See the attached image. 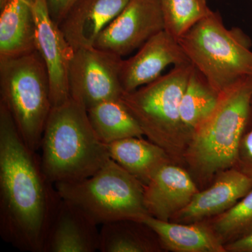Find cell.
<instances>
[{"mask_svg":"<svg viewBox=\"0 0 252 252\" xmlns=\"http://www.w3.org/2000/svg\"><path fill=\"white\" fill-rule=\"evenodd\" d=\"M147 227V225H146ZM145 224L134 220H119L102 225L99 251L102 252H152L158 247L144 233Z\"/></svg>","mask_w":252,"mask_h":252,"instance_id":"44dd1931","label":"cell"},{"mask_svg":"<svg viewBox=\"0 0 252 252\" xmlns=\"http://www.w3.org/2000/svg\"><path fill=\"white\" fill-rule=\"evenodd\" d=\"M189 63L219 94L252 77V42L212 11L178 40Z\"/></svg>","mask_w":252,"mask_h":252,"instance_id":"5b68a950","label":"cell"},{"mask_svg":"<svg viewBox=\"0 0 252 252\" xmlns=\"http://www.w3.org/2000/svg\"><path fill=\"white\" fill-rule=\"evenodd\" d=\"M164 30L160 0H130L100 33L94 46L123 58Z\"/></svg>","mask_w":252,"mask_h":252,"instance_id":"9c48e42d","label":"cell"},{"mask_svg":"<svg viewBox=\"0 0 252 252\" xmlns=\"http://www.w3.org/2000/svg\"><path fill=\"white\" fill-rule=\"evenodd\" d=\"M165 31L179 40L212 10L207 0H160Z\"/></svg>","mask_w":252,"mask_h":252,"instance_id":"7402d4cb","label":"cell"},{"mask_svg":"<svg viewBox=\"0 0 252 252\" xmlns=\"http://www.w3.org/2000/svg\"><path fill=\"white\" fill-rule=\"evenodd\" d=\"M36 50L45 63L49 74L52 107L60 105L69 97L68 69L73 49L59 25L50 16L46 0H34Z\"/></svg>","mask_w":252,"mask_h":252,"instance_id":"30bf717a","label":"cell"},{"mask_svg":"<svg viewBox=\"0 0 252 252\" xmlns=\"http://www.w3.org/2000/svg\"><path fill=\"white\" fill-rule=\"evenodd\" d=\"M235 167L252 180V127L242 137Z\"/></svg>","mask_w":252,"mask_h":252,"instance_id":"cb8c5ba5","label":"cell"},{"mask_svg":"<svg viewBox=\"0 0 252 252\" xmlns=\"http://www.w3.org/2000/svg\"><path fill=\"white\" fill-rule=\"evenodd\" d=\"M107 146L109 158L144 186L160 167L173 162L160 146L143 137H129Z\"/></svg>","mask_w":252,"mask_h":252,"instance_id":"ac0fdd59","label":"cell"},{"mask_svg":"<svg viewBox=\"0 0 252 252\" xmlns=\"http://www.w3.org/2000/svg\"><path fill=\"white\" fill-rule=\"evenodd\" d=\"M0 103L11 114L26 145L37 152L52 103L49 74L36 50L0 58Z\"/></svg>","mask_w":252,"mask_h":252,"instance_id":"8992f818","label":"cell"},{"mask_svg":"<svg viewBox=\"0 0 252 252\" xmlns=\"http://www.w3.org/2000/svg\"></svg>","mask_w":252,"mask_h":252,"instance_id":"83f0119b","label":"cell"},{"mask_svg":"<svg viewBox=\"0 0 252 252\" xmlns=\"http://www.w3.org/2000/svg\"><path fill=\"white\" fill-rule=\"evenodd\" d=\"M50 16L56 24H61L69 10L77 0H46Z\"/></svg>","mask_w":252,"mask_h":252,"instance_id":"d4e9b609","label":"cell"},{"mask_svg":"<svg viewBox=\"0 0 252 252\" xmlns=\"http://www.w3.org/2000/svg\"><path fill=\"white\" fill-rule=\"evenodd\" d=\"M220 94L198 70L192 67L180 102L181 118L189 130L193 132L213 112Z\"/></svg>","mask_w":252,"mask_h":252,"instance_id":"ffe728a7","label":"cell"},{"mask_svg":"<svg viewBox=\"0 0 252 252\" xmlns=\"http://www.w3.org/2000/svg\"><path fill=\"white\" fill-rule=\"evenodd\" d=\"M9 0H0V10L2 9L4 7L5 5L8 2Z\"/></svg>","mask_w":252,"mask_h":252,"instance_id":"4316f807","label":"cell"},{"mask_svg":"<svg viewBox=\"0 0 252 252\" xmlns=\"http://www.w3.org/2000/svg\"><path fill=\"white\" fill-rule=\"evenodd\" d=\"M123 58L95 46L74 50L68 69L69 97L88 110L96 104L122 98Z\"/></svg>","mask_w":252,"mask_h":252,"instance_id":"ba28073f","label":"cell"},{"mask_svg":"<svg viewBox=\"0 0 252 252\" xmlns=\"http://www.w3.org/2000/svg\"><path fill=\"white\" fill-rule=\"evenodd\" d=\"M87 113L94 132L105 144L129 137L144 136L138 123L121 99L96 104L88 109Z\"/></svg>","mask_w":252,"mask_h":252,"instance_id":"d6986e66","label":"cell"},{"mask_svg":"<svg viewBox=\"0 0 252 252\" xmlns=\"http://www.w3.org/2000/svg\"><path fill=\"white\" fill-rule=\"evenodd\" d=\"M61 196L41 167V158L20 135L0 103V235L23 252H44Z\"/></svg>","mask_w":252,"mask_h":252,"instance_id":"6da1fadb","label":"cell"},{"mask_svg":"<svg viewBox=\"0 0 252 252\" xmlns=\"http://www.w3.org/2000/svg\"><path fill=\"white\" fill-rule=\"evenodd\" d=\"M97 225L74 204L61 198L46 237L44 252L99 250Z\"/></svg>","mask_w":252,"mask_h":252,"instance_id":"5bb4252c","label":"cell"},{"mask_svg":"<svg viewBox=\"0 0 252 252\" xmlns=\"http://www.w3.org/2000/svg\"><path fill=\"white\" fill-rule=\"evenodd\" d=\"M190 63L174 66L166 74L131 92L122 101L135 118L144 136L163 149L172 162L185 164L193 132L182 122L180 102L191 72Z\"/></svg>","mask_w":252,"mask_h":252,"instance_id":"277c9868","label":"cell"},{"mask_svg":"<svg viewBox=\"0 0 252 252\" xmlns=\"http://www.w3.org/2000/svg\"><path fill=\"white\" fill-rule=\"evenodd\" d=\"M34 0H9L0 10V58L36 50Z\"/></svg>","mask_w":252,"mask_h":252,"instance_id":"e0dca14e","label":"cell"},{"mask_svg":"<svg viewBox=\"0 0 252 252\" xmlns=\"http://www.w3.org/2000/svg\"><path fill=\"white\" fill-rule=\"evenodd\" d=\"M207 221L224 245L252 233V189L229 210Z\"/></svg>","mask_w":252,"mask_h":252,"instance_id":"603a6c76","label":"cell"},{"mask_svg":"<svg viewBox=\"0 0 252 252\" xmlns=\"http://www.w3.org/2000/svg\"><path fill=\"white\" fill-rule=\"evenodd\" d=\"M199 191L191 175L180 165L165 164L144 186V203L150 216L170 220Z\"/></svg>","mask_w":252,"mask_h":252,"instance_id":"7c38bea8","label":"cell"},{"mask_svg":"<svg viewBox=\"0 0 252 252\" xmlns=\"http://www.w3.org/2000/svg\"><path fill=\"white\" fill-rule=\"evenodd\" d=\"M141 222L157 235L164 248L173 252H227L207 220L179 223L147 215Z\"/></svg>","mask_w":252,"mask_h":252,"instance_id":"2e32d148","label":"cell"},{"mask_svg":"<svg viewBox=\"0 0 252 252\" xmlns=\"http://www.w3.org/2000/svg\"><path fill=\"white\" fill-rule=\"evenodd\" d=\"M130 0H77L60 24L74 50L94 46L102 31Z\"/></svg>","mask_w":252,"mask_h":252,"instance_id":"9a60e30c","label":"cell"},{"mask_svg":"<svg viewBox=\"0 0 252 252\" xmlns=\"http://www.w3.org/2000/svg\"><path fill=\"white\" fill-rule=\"evenodd\" d=\"M189 63L178 40L164 30L151 37L127 59H123L121 84L124 92H131L161 76L168 65Z\"/></svg>","mask_w":252,"mask_h":252,"instance_id":"8fae6325","label":"cell"},{"mask_svg":"<svg viewBox=\"0 0 252 252\" xmlns=\"http://www.w3.org/2000/svg\"><path fill=\"white\" fill-rule=\"evenodd\" d=\"M227 252H252V233L225 245Z\"/></svg>","mask_w":252,"mask_h":252,"instance_id":"484cf974","label":"cell"},{"mask_svg":"<svg viewBox=\"0 0 252 252\" xmlns=\"http://www.w3.org/2000/svg\"><path fill=\"white\" fill-rule=\"evenodd\" d=\"M40 149L41 167L54 185L91 177L110 159L107 144L94 132L87 110L71 97L52 107Z\"/></svg>","mask_w":252,"mask_h":252,"instance_id":"7a4b0ae2","label":"cell"},{"mask_svg":"<svg viewBox=\"0 0 252 252\" xmlns=\"http://www.w3.org/2000/svg\"><path fill=\"white\" fill-rule=\"evenodd\" d=\"M54 185L61 198L79 207L97 225L119 220L140 221L149 215L144 203V185L111 158L91 177Z\"/></svg>","mask_w":252,"mask_h":252,"instance_id":"52a82bcc","label":"cell"},{"mask_svg":"<svg viewBox=\"0 0 252 252\" xmlns=\"http://www.w3.org/2000/svg\"><path fill=\"white\" fill-rule=\"evenodd\" d=\"M211 187L199 191L183 210L170 220L179 223L204 221L231 208L252 189V180L235 168L217 175Z\"/></svg>","mask_w":252,"mask_h":252,"instance_id":"4fadbf2b","label":"cell"},{"mask_svg":"<svg viewBox=\"0 0 252 252\" xmlns=\"http://www.w3.org/2000/svg\"><path fill=\"white\" fill-rule=\"evenodd\" d=\"M252 113V77L220 94L213 112L194 130L185 164L207 181L235 167L239 146Z\"/></svg>","mask_w":252,"mask_h":252,"instance_id":"3957f363","label":"cell"}]
</instances>
